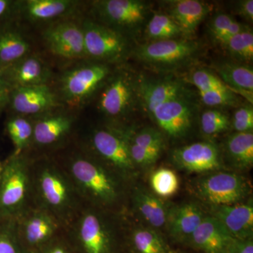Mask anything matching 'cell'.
Returning <instances> with one entry per match:
<instances>
[{
	"mask_svg": "<svg viewBox=\"0 0 253 253\" xmlns=\"http://www.w3.org/2000/svg\"><path fill=\"white\" fill-rule=\"evenodd\" d=\"M91 145L96 154L121 176L131 175L135 169L126 132L110 129L95 131Z\"/></svg>",
	"mask_w": 253,
	"mask_h": 253,
	"instance_id": "30bf717a",
	"label": "cell"
},
{
	"mask_svg": "<svg viewBox=\"0 0 253 253\" xmlns=\"http://www.w3.org/2000/svg\"><path fill=\"white\" fill-rule=\"evenodd\" d=\"M201 50L199 42L179 38L141 44L136 48L134 54L144 64L162 71L189 64L199 56Z\"/></svg>",
	"mask_w": 253,
	"mask_h": 253,
	"instance_id": "5b68a950",
	"label": "cell"
},
{
	"mask_svg": "<svg viewBox=\"0 0 253 253\" xmlns=\"http://www.w3.org/2000/svg\"><path fill=\"white\" fill-rule=\"evenodd\" d=\"M84 35L85 56L96 61L117 62L129 53L126 36L113 28L86 21L82 26Z\"/></svg>",
	"mask_w": 253,
	"mask_h": 253,
	"instance_id": "52a82bcc",
	"label": "cell"
},
{
	"mask_svg": "<svg viewBox=\"0 0 253 253\" xmlns=\"http://www.w3.org/2000/svg\"><path fill=\"white\" fill-rule=\"evenodd\" d=\"M31 165L28 158L14 154L3 168L0 179V213L16 219L31 207Z\"/></svg>",
	"mask_w": 253,
	"mask_h": 253,
	"instance_id": "3957f363",
	"label": "cell"
},
{
	"mask_svg": "<svg viewBox=\"0 0 253 253\" xmlns=\"http://www.w3.org/2000/svg\"><path fill=\"white\" fill-rule=\"evenodd\" d=\"M73 120L65 115H52L38 120L33 125V140L38 146H51L59 142L72 129Z\"/></svg>",
	"mask_w": 253,
	"mask_h": 253,
	"instance_id": "cb8c5ba5",
	"label": "cell"
},
{
	"mask_svg": "<svg viewBox=\"0 0 253 253\" xmlns=\"http://www.w3.org/2000/svg\"><path fill=\"white\" fill-rule=\"evenodd\" d=\"M231 125L237 132H251L253 129V109L246 106L236 110Z\"/></svg>",
	"mask_w": 253,
	"mask_h": 253,
	"instance_id": "ab89813d",
	"label": "cell"
},
{
	"mask_svg": "<svg viewBox=\"0 0 253 253\" xmlns=\"http://www.w3.org/2000/svg\"><path fill=\"white\" fill-rule=\"evenodd\" d=\"M3 168H4V167H3L1 163H0V179H1V174H2Z\"/></svg>",
	"mask_w": 253,
	"mask_h": 253,
	"instance_id": "7dc6e473",
	"label": "cell"
},
{
	"mask_svg": "<svg viewBox=\"0 0 253 253\" xmlns=\"http://www.w3.org/2000/svg\"><path fill=\"white\" fill-rule=\"evenodd\" d=\"M214 70L217 76L235 92L253 95V71L245 65L232 62L216 63Z\"/></svg>",
	"mask_w": 253,
	"mask_h": 253,
	"instance_id": "4316f807",
	"label": "cell"
},
{
	"mask_svg": "<svg viewBox=\"0 0 253 253\" xmlns=\"http://www.w3.org/2000/svg\"><path fill=\"white\" fill-rule=\"evenodd\" d=\"M66 229L77 253H117L111 226L93 208H82Z\"/></svg>",
	"mask_w": 253,
	"mask_h": 253,
	"instance_id": "277c9868",
	"label": "cell"
},
{
	"mask_svg": "<svg viewBox=\"0 0 253 253\" xmlns=\"http://www.w3.org/2000/svg\"><path fill=\"white\" fill-rule=\"evenodd\" d=\"M231 238L222 224L211 216L204 218L186 244L204 253H226Z\"/></svg>",
	"mask_w": 253,
	"mask_h": 253,
	"instance_id": "44dd1931",
	"label": "cell"
},
{
	"mask_svg": "<svg viewBox=\"0 0 253 253\" xmlns=\"http://www.w3.org/2000/svg\"><path fill=\"white\" fill-rule=\"evenodd\" d=\"M127 138V136H126ZM128 145H129V154L136 167L146 168L152 166L157 161L159 156H156L152 153L149 152L144 148L140 147L137 145L133 144L128 139Z\"/></svg>",
	"mask_w": 253,
	"mask_h": 253,
	"instance_id": "60d3db41",
	"label": "cell"
},
{
	"mask_svg": "<svg viewBox=\"0 0 253 253\" xmlns=\"http://www.w3.org/2000/svg\"><path fill=\"white\" fill-rule=\"evenodd\" d=\"M145 34L150 42L179 39L184 37L177 24L166 13H155L146 23Z\"/></svg>",
	"mask_w": 253,
	"mask_h": 253,
	"instance_id": "f546056e",
	"label": "cell"
},
{
	"mask_svg": "<svg viewBox=\"0 0 253 253\" xmlns=\"http://www.w3.org/2000/svg\"><path fill=\"white\" fill-rule=\"evenodd\" d=\"M109 73V68L101 63L86 65L70 71L62 81L65 99L74 106L81 105L94 92Z\"/></svg>",
	"mask_w": 253,
	"mask_h": 253,
	"instance_id": "8fae6325",
	"label": "cell"
},
{
	"mask_svg": "<svg viewBox=\"0 0 253 253\" xmlns=\"http://www.w3.org/2000/svg\"><path fill=\"white\" fill-rule=\"evenodd\" d=\"M137 93L150 115L160 105L170 100L189 96V91L184 83L175 78L144 80L138 85Z\"/></svg>",
	"mask_w": 253,
	"mask_h": 253,
	"instance_id": "2e32d148",
	"label": "cell"
},
{
	"mask_svg": "<svg viewBox=\"0 0 253 253\" xmlns=\"http://www.w3.org/2000/svg\"><path fill=\"white\" fill-rule=\"evenodd\" d=\"M11 104L16 112L38 115L46 112L56 105V96L46 84L14 88Z\"/></svg>",
	"mask_w": 253,
	"mask_h": 253,
	"instance_id": "d6986e66",
	"label": "cell"
},
{
	"mask_svg": "<svg viewBox=\"0 0 253 253\" xmlns=\"http://www.w3.org/2000/svg\"><path fill=\"white\" fill-rule=\"evenodd\" d=\"M77 2L71 0H27L23 1L22 11L31 21H51L69 14Z\"/></svg>",
	"mask_w": 253,
	"mask_h": 253,
	"instance_id": "d4e9b609",
	"label": "cell"
},
{
	"mask_svg": "<svg viewBox=\"0 0 253 253\" xmlns=\"http://www.w3.org/2000/svg\"><path fill=\"white\" fill-rule=\"evenodd\" d=\"M129 253H176L159 231L149 226H139L128 239Z\"/></svg>",
	"mask_w": 253,
	"mask_h": 253,
	"instance_id": "484cf974",
	"label": "cell"
},
{
	"mask_svg": "<svg viewBox=\"0 0 253 253\" xmlns=\"http://www.w3.org/2000/svg\"><path fill=\"white\" fill-rule=\"evenodd\" d=\"M171 156L175 166L189 172H211L221 168L219 148L211 141H199L181 146L174 150Z\"/></svg>",
	"mask_w": 253,
	"mask_h": 253,
	"instance_id": "4fadbf2b",
	"label": "cell"
},
{
	"mask_svg": "<svg viewBox=\"0 0 253 253\" xmlns=\"http://www.w3.org/2000/svg\"><path fill=\"white\" fill-rule=\"evenodd\" d=\"M28 42L20 33L6 31L0 34V64L7 68L28 56Z\"/></svg>",
	"mask_w": 253,
	"mask_h": 253,
	"instance_id": "f1b7e54d",
	"label": "cell"
},
{
	"mask_svg": "<svg viewBox=\"0 0 253 253\" xmlns=\"http://www.w3.org/2000/svg\"><path fill=\"white\" fill-rule=\"evenodd\" d=\"M195 111L190 96H183L160 105L151 116L165 133L179 138L185 136L191 129Z\"/></svg>",
	"mask_w": 253,
	"mask_h": 253,
	"instance_id": "7c38bea8",
	"label": "cell"
},
{
	"mask_svg": "<svg viewBox=\"0 0 253 253\" xmlns=\"http://www.w3.org/2000/svg\"><path fill=\"white\" fill-rule=\"evenodd\" d=\"M132 203L136 212L149 227L157 230L167 225L170 208L156 195L138 186L133 191Z\"/></svg>",
	"mask_w": 253,
	"mask_h": 253,
	"instance_id": "603a6c76",
	"label": "cell"
},
{
	"mask_svg": "<svg viewBox=\"0 0 253 253\" xmlns=\"http://www.w3.org/2000/svg\"><path fill=\"white\" fill-rule=\"evenodd\" d=\"M150 183L154 194L167 198L175 194L179 189V179L174 171L161 168L151 174Z\"/></svg>",
	"mask_w": 253,
	"mask_h": 253,
	"instance_id": "836d02e7",
	"label": "cell"
},
{
	"mask_svg": "<svg viewBox=\"0 0 253 253\" xmlns=\"http://www.w3.org/2000/svg\"><path fill=\"white\" fill-rule=\"evenodd\" d=\"M165 4L166 14L174 20L187 39L194 36L199 25L212 10V5L198 0H175L166 1Z\"/></svg>",
	"mask_w": 253,
	"mask_h": 253,
	"instance_id": "ac0fdd59",
	"label": "cell"
},
{
	"mask_svg": "<svg viewBox=\"0 0 253 253\" xmlns=\"http://www.w3.org/2000/svg\"><path fill=\"white\" fill-rule=\"evenodd\" d=\"M196 196L211 206L241 204L250 193L243 176L234 173L218 172L200 178L194 184Z\"/></svg>",
	"mask_w": 253,
	"mask_h": 253,
	"instance_id": "8992f818",
	"label": "cell"
},
{
	"mask_svg": "<svg viewBox=\"0 0 253 253\" xmlns=\"http://www.w3.org/2000/svg\"><path fill=\"white\" fill-rule=\"evenodd\" d=\"M230 126L229 116L218 110H208L201 116V130L206 135H217L229 129Z\"/></svg>",
	"mask_w": 253,
	"mask_h": 253,
	"instance_id": "d590c367",
	"label": "cell"
},
{
	"mask_svg": "<svg viewBox=\"0 0 253 253\" xmlns=\"http://www.w3.org/2000/svg\"><path fill=\"white\" fill-rule=\"evenodd\" d=\"M36 253H77L69 241L56 236L54 239L44 245Z\"/></svg>",
	"mask_w": 253,
	"mask_h": 253,
	"instance_id": "b9f144b4",
	"label": "cell"
},
{
	"mask_svg": "<svg viewBox=\"0 0 253 253\" xmlns=\"http://www.w3.org/2000/svg\"><path fill=\"white\" fill-rule=\"evenodd\" d=\"M137 91L135 84L124 73L112 78L100 96L99 109L106 116L120 117L130 109Z\"/></svg>",
	"mask_w": 253,
	"mask_h": 253,
	"instance_id": "9a60e30c",
	"label": "cell"
},
{
	"mask_svg": "<svg viewBox=\"0 0 253 253\" xmlns=\"http://www.w3.org/2000/svg\"><path fill=\"white\" fill-rule=\"evenodd\" d=\"M226 253H253V238L238 239L231 237L226 246Z\"/></svg>",
	"mask_w": 253,
	"mask_h": 253,
	"instance_id": "7bdbcfd3",
	"label": "cell"
},
{
	"mask_svg": "<svg viewBox=\"0 0 253 253\" xmlns=\"http://www.w3.org/2000/svg\"><path fill=\"white\" fill-rule=\"evenodd\" d=\"M19 239L30 253H36L59 236L63 226L49 213L32 205L16 219Z\"/></svg>",
	"mask_w": 253,
	"mask_h": 253,
	"instance_id": "ba28073f",
	"label": "cell"
},
{
	"mask_svg": "<svg viewBox=\"0 0 253 253\" xmlns=\"http://www.w3.org/2000/svg\"><path fill=\"white\" fill-rule=\"evenodd\" d=\"M6 68L7 81L15 88L46 84L51 72L45 63L35 56H28Z\"/></svg>",
	"mask_w": 253,
	"mask_h": 253,
	"instance_id": "7402d4cb",
	"label": "cell"
},
{
	"mask_svg": "<svg viewBox=\"0 0 253 253\" xmlns=\"http://www.w3.org/2000/svg\"><path fill=\"white\" fill-rule=\"evenodd\" d=\"M95 6L102 21L124 36L139 31L149 12V5L139 0H103Z\"/></svg>",
	"mask_w": 253,
	"mask_h": 253,
	"instance_id": "9c48e42d",
	"label": "cell"
},
{
	"mask_svg": "<svg viewBox=\"0 0 253 253\" xmlns=\"http://www.w3.org/2000/svg\"><path fill=\"white\" fill-rule=\"evenodd\" d=\"M206 216L199 205L188 203L169 209L167 226L176 242L187 244L190 237Z\"/></svg>",
	"mask_w": 253,
	"mask_h": 253,
	"instance_id": "ffe728a7",
	"label": "cell"
},
{
	"mask_svg": "<svg viewBox=\"0 0 253 253\" xmlns=\"http://www.w3.org/2000/svg\"><path fill=\"white\" fill-rule=\"evenodd\" d=\"M221 46L234 59L240 62L250 63L253 59V31L246 27Z\"/></svg>",
	"mask_w": 253,
	"mask_h": 253,
	"instance_id": "1f68e13d",
	"label": "cell"
},
{
	"mask_svg": "<svg viewBox=\"0 0 253 253\" xmlns=\"http://www.w3.org/2000/svg\"><path fill=\"white\" fill-rule=\"evenodd\" d=\"M215 218L234 239H251L253 236V201L230 206H212Z\"/></svg>",
	"mask_w": 253,
	"mask_h": 253,
	"instance_id": "e0dca14e",
	"label": "cell"
},
{
	"mask_svg": "<svg viewBox=\"0 0 253 253\" xmlns=\"http://www.w3.org/2000/svg\"><path fill=\"white\" fill-rule=\"evenodd\" d=\"M31 174L33 204L49 213L66 229L83 208L67 172L46 161L31 165Z\"/></svg>",
	"mask_w": 253,
	"mask_h": 253,
	"instance_id": "6da1fadb",
	"label": "cell"
},
{
	"mask_svg": "<svg viewBox=\"0 0 253 253\" xmlns=\"http://www.w3.org/2000/svg\"><path fill=\"white\" fill-rule=\"evenodd\" d=\"M128 139L133 144L144 148L156 156H161L164 146V138L161 131L154 128H144L130 135L126 134Z\"/></svg>",
	"mask_w": 253,
	"mask_h": 253,
	"instance_id": "e575fe53",
	"label": "cell"
},
{
	"mask_svg": "<svg viewBox=\"0 0 253 253\" xmlns=\"http://www.w3.org/2000/svg\"><path fill=\"white\" fill-rule=\"evenodd\" d=\"M44 39L50 51L60 57L71 59L85 56L83 29L76 23H57L46 30Z\"/></svg>",
	"mask_w": 253,
	"mask_h": 253,
	"instance_id": "5bb4252c",
	"label": "cell"
},
{
	"mask_svg": "<svg viewBox=\"0 0 253 253\" xmlns=\"http://www.w3.org/2000/svg\"><path fill=\"white\" fill-rule=\"evenodd\" d=\"M235 9L236 13L247 20L252 22L253 20V0H242L236 3Z\"/></svg>",
	"mask_w": 253,
	"mask_h": 253,
	"instance_id": "ee69618b",
	"label": "cell"
},
{
	"mask_svg": "<svg viewBox=\"0 0 253 253\" xmlns=\"http://www.w3.org/2000/svg\"><path fill=\"white\" fill-rule=\"evenodd\" d=\"M7 131L16 149L14 154H22L33 140V125L26 118H15L8 123Z\"/></svg>",
	"mask_w": 253,
	"mask_h": 253,
	"instance_id": "d6a6232c",
	"label": "cell"
},
{
	"mask_svg": "<svg viewBox=\"0 0 253 253\" xmlns=\"http://www.w3.org/2000/svg\"><path fill=\"white\" fill-rule=\"evenodd\" d=\"M7 94V86H6V81L0 76V107L4 103Z\"/></svg>",
	"mask_w": 253,
	"mask_h": 253,
	"instance_id": "f6af8a7d",
	"label": "cell"
},
{
	"mask_svg": "<svg viewBox=\"0 0 253 253\" xmlns=\"http://www.w3.org/2000/svg\"><path fill=\"white\" fill-rule=\"evenodd\" d=\"M246 27L229 14L220 13L213 16L209 23V32L213 41L221 46Z\"/></svg>",
	"mask_w": 253,
	"mask_h": 253,
	"instance_id": "4dcf8cb0",
	"label": "cell"
},
{
	"mask_svg": "<svg viewBox=\"0 0 253 253\" xmlns=\"http://www.w3.org/2000/svg\"><path fill=\"white\" fill-rule=\"evenodd\" d=\"M64 169L82 201L104 207L119 200L121 186L116 176L94 159L77 155L70 159Z\"/></svg>",
	"mask_w": 253,
	"mask_h": 253,
	"instance_id": "7a4b0ae2",
	"label": "cell"
},
{
	"mask_svg": "<svg viewBox=\"0 0 253 253\" xmlns=\"http://www.w3.org/2000/svg\"><path fill=\"white\" fill-rule=\"evenodd\" d=\"M201 101L211 107L233 106L239 104V96L231 89L214 90L199 92Z\"/></svg>",
	"mask_w": 253,
	"mask_h": 253,
	"instance_id": "f35d334b",
	"label": "cell"
},
{
	"mask_svg": "<svg viewBox=\"0 0 253 253\" xmlns=\"http://www.w3.org/2000/svg\"><path fill=\"white\" fill-rule=\"evenodd\" d=\"M191 82L197 88L199 92L231 89L221 81L217 73L206 68H199L194 71L191 74Z\"/></svg>",
	"mask_w": 253,
	"mask_h": 253,
	"instance_id": "8d00e7d4",
	"label": "cell"
},
{
	"mask_svg": "<svg viewBox=\"0 0 253 253\" xmlns=\"http://www.w3.org/2000/svg\"><path fill=\"white\" fill-rule=\"evenodd\" d=\"M224 149L228 159L234 167L249 169L253 164V134L236 132L226 139Z\"/></svg>",
	"mask_w": 253,
	"mask_h": 253,
	"instance_id": "83f0119b",
	"label": "cell"
},
{
	"mask_svg": "<svg viewBox=\"0 0 253 253\" xmlns=\"http://www.w3.org/2000/svg\"><path fill=\"white\" fill-rule=\"evenodd\" d=\"M0 229V253H30L18 236L16 219Z\"/></svg>",
	"mask_w": 253,
	"mask_h": 253,
	"instance_id": "74e56055",
	"label": "cell"
},
{
	"mask_svg": "<svg viewBox=\"0 0 253 253\" xmlns=\"http://www.w3.org/2000/svg\"><path fill=\"white\" fill-rule=\"evenodd\" d=\"M9 2L6 0H0V17L6 12L9 8Z\"/></svg>",
	"mask_w": 253,
	"mask_h": 253,
	"instance_id": "bcb514c9",
	"label": "cell"
}]
</instances>
